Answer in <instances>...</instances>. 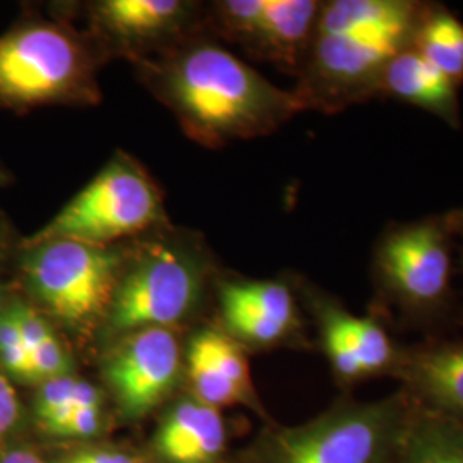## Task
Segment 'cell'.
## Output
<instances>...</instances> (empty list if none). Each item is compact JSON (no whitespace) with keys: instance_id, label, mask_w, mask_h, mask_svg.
<instances>
[{"instance_id":"1","label":"cell","mask_w":463,"mask_h":463,"mask_svg":"<svg viewBox=\"0 0 463 463\" xmlns=\"http://www.w3.org/2000/svg\"><path fill=\"white\" fill-rule=\"evenodd\" d=\"M143 76L177 117L184 133L203 146L275 133L304 110L296 91L215 42L181 43L156 61H141Z\"/></svg>"},{"instance_id":"25","label":"cell","mask_w":463,"mask_h":463,"mask_svg":"<svg viewBox=\"0 0 463 463\" xmlns=\"http://www.w3.org/2000/svg\"><path fill=\"white\" fill-rule=\"evenodd\" d=\"M19 415V402L16 392L2 373H0V436L13 430Z\"/></svg>"},{"instance_id":"19","label":"cell","mask_w":463,"mask_h":463,"mask_svg":"<svg viewBox=\"0 0 463 463\" xmlns=\"http://www.w3.org/2000/svg\"><path fill=\"white\" fill-rule=\"evenodd\" d=\"M390 463H463V424L420 405Z\"/></svg>"},{"instance_id":"11","label":"cell","mask_w":463,"mask_h":463,"mask_svg":"<svg viewBox=\"0 0 463 463\" xmlns=\"http://www.w3.org/2000/svg\"><path fill=\"white\" fill-rule=\"evenodd\" d=\"M103 373L124 414H149L179 378V340L172 328L129 333L109 355Z\"/></svg>"},{"instance_id":"3","label":"cell","mask_w":463,"mask_h":463,"mask_svg":"<svg viewBox=\"0 0 463 463\" xmlns=\"http://www.w3.org/2000/svg\"><path fill=\"white\" fill-rule=\"evenodd\" d=\"M455 254L447 213L384 227L371 256V315L409 328L445 321L455 306Z\"/></svg>"},{"instance_id":"8","label":"cell","mask_w":463,"mask_h":463,"mask_svg":"<svg viewBox=\"0 0 463 463\" xmlns=\"http://www.w3.org/2000/svg\"><path fill=\"white\" fill-rule=\"evenodd\" d=\"M203 280L204 265L194 249L177 242L151 244L133 260L126 258L107 323L122 335L170 328L191 313Z\"/></svg>"},{"instance_id":"12","label":"cell","mask_w":463,"mask_h":463,"mask_svg":"<svg viewBox=\"0 0 463 463\" xmlns=\"http://www.w3.org/2000/svg\"><path fill=\"white\" fill-rule=\"evenodd\" d=\"M220 304L229 331L252 347H277L300 330L298 300L288 281H223Z\"/></svg>"},{"instance_id":"5","label":"cell","mask_w":463,"mask_h":463,"mask_svg":"<svg viewBox=\"0 0 463 463\" xmlns=\"http://www.w3.org/2000/svg\"><path fill=\"white\" fill-rule=\"evenodd\" d=\"M101 99L97 59L80 33L57 23H32L0 36V99L93 105Z\"/></svg>"},{"instance_id":"27","label":"cell","mask_w":463,"mask_h":463,"mask_svg":"<svg viewBox=\"0 0 463 463\" xmlns=\"http://www.w3.org/2000/svg\"><path fill=\"white\" fill-rule=\"evenodd\" d=\"M451 231L455 235V242H457V254H458V271L463 273V208H457L447 212Z\"/></svg>"},{"instance_id":"15","label":"cell","mask_w":463,"mask_h":463,"mask_svg":"<svg viewBox=\"0 0 463 463\" xmlns=\"http://www.w3.org/2000/svg\"><path fill=\"white\" fill-rule=\"evenodd\" d=\"M187 374L199 402L208 407H227L254 397L248 357L225 333L204 330L193 338Z\"/></svg>"},{"instance_id":"28","label":"cell","mask_w":463,"mask_h":463,"mask_svg":"<svg viewBox=\"0 0 463 463\" xmlns=\"http://www.w3.org/2000/svg\"><path fill=\"white\" fill-rule=\"evenodd\" d=\"M0 463H45L38 455H34L32 451H26V449H14V451H9L5 453Z\"/></svg>"},{"instance_id":"14","label":"cell","mask_w":463,"mask_h":463,"mask_svg":"<svg viewBox=\"0 0 463 463\" xmlns=\"http://www.w3.org/2000/svg\"><path fill=\"white\" fill-rule=\"evenodd\" d=\"M194 7L183 0H101L91 13L97 32L110 45L134 53L181 33Z\"/></svg>"},{"instance_id":"13","label":"cell","mask_w":463,"mask_h":463,"mask_svg":"<svg viewBox=\"0 0 463 463\" xmlns=\"http://www.w3.org/2000/svg\"><path fill=\"white\" fill-rule=\"evenodd\" d=\"M395 378L417 405L463 424V342L405 347Z\"/></svg>"},{"instance_id":"24","label":"cell","mask_w":463,"mask_h":463,"mask_svg":"<svg viewBox=\"0 0 463 463\" xmlns=\"http://www.w3.org/2000/svg\"><path fill=\"white\" fill-rule=\"evenodd\" d=\"M99 430V407L78 409L66 420V424L57 430L55 436L61 438H91Z\"/></svg>"},{"instance_id":"22","label":"cell","mask_w":463,"mask_h":463,"mask_svg":"<svg viewBox=\"0 0 463 463\" xmlns=\"http://www.w3.org/2000/svg\"><path fill=\"white\" fill-rule=\"evenodd\" d=\"M34 381H49L69 374V355L55 335L32 352Z\"/></svg>"},{"instance_id":"18","label":"cell","mask_w":463,"mask_h":463,"mask_svg":"<svg viewBox=\"0 0 463 463\" xmlns=\"http://www.w3.org/2000/svg\"><path fill=\"white\" fill-rule=\"evenodd\" d=\"M411 49L449 81L463 86V21L447 5L424 2Z\"/></svg>"},{"instance_id":"17","label":"cell","mask_w":463,"mask_h":463,"mask_svg":"<svg viewBox=\"0 0 463 463\" xmlns=\"http://www.w3.org/2000/svg\"><path fill=\"white\" fill-rule=\"evenodd\" d=\"M223 445L222 415L199 400L181 402L156 432V449L172 463L213 462Z\"/></svg>"},{"instance_id":"2","label":"cell","mask_w":463,"mask_h":463,"mask_svg":"<svg viewBox=\"0 0 463 463\" xmlns=\"http://www.w3.org/2000/svg\"><path fill=\"white\" fill-rule=\"evenodd\" d=\"M424 2L330 0L294 88L304 110L338 114L380 97L388 64L411 47Z\"/></svg>"},{"instance_id":"21","label":"cell","mask_w":463,"mask_h":463,"mask_svg":"<svg viewBox=\"0 0 463 463\" xmlns=\"http://www.w3.org/2000/svg\"><path fill=\"white\" fill-rule=\"evenodd\" d=\"M0 361L11 374L21 380L34 381L32 355L23 342L13 307L9 313L0 316Z\"/></svg>"},{"instance_id":"7","label":"cell","mask_w":463,"mask_h":463,"mask_svg":"<svg viewBox=\"0 0 463 463\" xmlns=\"http://www.w3.org/2000/svg\"><path fill=\"white\" fill-rule=\"evenodd\" d=\"M126 256L114 246L53 239L26 248L24 279L50 315L72 330L107 316Z\"/></svg>"},{"instance_id":"23","label":"cell","mask_w":463,"mask_h":463,"mask_svg":"<svg viewBox=\"0 0 463 463\" xmlns=\"http://www.w3.org/2000/svg\"><path fill=\"white\" fill-rule=\"evenodd\" d=\"M13 311L16 316L17 326L21 331L23 342L32 355L34 348L40 347L47 338L53 335V331L50 330L47 321L42 316L23 304L13 306Z\"/></svg>"},{"instance_id":"26","label":"cell","mask_w":463,"mask_h":463,"mask_svg":"<svg viewBox=\"0 0 463 463\" xmlns=\"http://www.w3.org/2000/svg\"><path fill=\"white\" fill-rule=\"evenodd\" d=\"M57 463H136L129 455L118 453V451H107V449H99V451H83L66 457Z\"/></svg>"},{"instance_id":"4","label":"cell","mask_w":463,"mask_h":463,"mask_svg":"<svg viewBox=\"0 0 463 463\" xmlns=\"http://www.w3.org/2000/svg\"><path fill=\"white\" fill-rule=\"evenodd\" d=\"M415 407L403 388L376 402H340L307 424L269 434L260 463H390Z\"/></svg>"},{"instance_id":"16","label":"cell","mask_w":463,"mask_h":463,"mask_svg":"<svg viewBox=\"0 0 463 463\" xmlns=\"http://www.w3.org/2000/svg\"><path fill=\"white\" fill-rule=\"evenodd\" d=\"M458 90L457 84L409 47L386 67L378 99L417 107L458 129L462 126Z\"/></svg>"},{"instance_id":"6","label":"cell","mask_w":463,"mask_h":463,"mask_svg":"<svg viewBox=\"0 0 463 463\" xmlns=\"http://www.w3.org/2000/svg\"><path fill=\"white\" fill-rule=\"evenodd\" d=\"M164 218L158 185L131 156L118 155L30 237L24 248L53 239L112 246L116 241L148 231Z\"/></svg>"},{"instance_id":"10","label":"cell","mask_w":463,"mask_h":463,"mask_svg":"<svg viewBox=\"0 0 463 463\" xmlns=\"http://www.w3.org/2000/svg\"><path fill=\"white\" fill-rule=\"evenodd\" d=\"M321 345L336 380L357 384L381 376H397L405 347L392 336L378 316H357L325 292L307 288Z\"/></svg>"},{"instance_id":"20","label":"cell","mask_w":463,"mask_h":463,"mask_svg":"<svg viewBox=\"0 0 463 463\" xmlns=\"http://www.w3.org/2000/svg\"><path fill=\"white\" fill-rule=\"evenodd\" d=\"M99 407V392L91 384L72 376H59L43 381L36 397V415L40 422L49 420L66 409Z\"/></svg>"},{"instance_id":"9","label":"cell","mask_w":463,"mask_h":463,"mask_svg":"<svg viewBox=\"0 0 463 463\" xmlns=\"http://www.w3.org/2000/svg\"><path fill=\"white\" fill-rule=\"evenodd\" d=\"M317 0H223L215 4L218 32L250 57L298 78L321 11Z\"/></svg>"}]
</instances>
